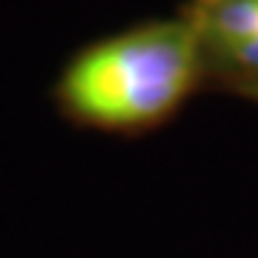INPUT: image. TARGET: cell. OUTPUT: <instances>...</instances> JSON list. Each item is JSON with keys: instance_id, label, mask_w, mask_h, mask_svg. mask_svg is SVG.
Masks as SVG:
<instances>
[{"instance_id": "6da1fadb", "label": "cell", "mask_w": 258, "mask_h": 258, "mask_svg": "<svg viewBox=\"0 0 258 258\" xmlns=\"http://www.w3.org/2000/svg\"><path fill=\"white\" fill-rule=\"evenodd\" d=\"M201 20H166L86 49L60 81L63 106L103 129H141L184 103L204 66Z\"/></svg>"}, {"instance_id": "7a4b0ae2", "label": "cell", "mask_w": 258, "mask_h": 258, "mask_svg": "<svg viewBox=\"0 0 258 258\" xmlns=\"http://www.w3.org/2000/svg\"><path fill=\"white\" fill-rule=\"evenodd\" d=\"M204 40L218 55L258 37V0H212L201 18Z\"/></svg>"}, {"instance_id": "3957f363", "label": "cell", "mask_w": 258, "mask_h": 258, "mask_svg": "<svg viewBox=\"0 0 258 258\" xmlns=\"http://www.w3.org/2000/svg\"><path fill=\"white\" fill-rule=\"evenodd\" d=\"M224 60H230L235 69L252 75V81H258V37H252L249 43H244L238 49H232L230 55H224Z\"/></svg>"}, {"instance_id": "277c9868", "label": "cell", "mask_w": 258, "mask_h": 258, "mask_svg": "<svg viewBox=\"0 0 258 258\" xmlns=\"http://www.w3.org/2000/svg\"><path fill=\"white\" fill-rule=\"evenodd\" d=\"M247 89H249V92H252V95L258 98V81H249V83H247Z\"/></svg>"}]
</instances>
